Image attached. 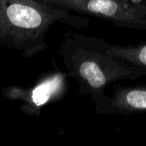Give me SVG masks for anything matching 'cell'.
Listing matches in <instances>:
<instances>
[{
    "mask_svg": "<svg viewBox=\"0 0 146 146\" xmlns=\"http://www.w3.org/2000/svg\"><path fill=\"white\" fill-rule=\"evenodd\" d=\"M66 78L63 73L59 71L48 72L32 87L9 86L3 88L2 94L6 99L25 102V105L21 108L23 113L35 115L39 114L41 107L63 97L66 92Z\"/></svg>",
    "mask_w": 146,
    "mask_h": 146,
    "instance_id": "cell-4",
    "label": "cell"
},
{
    "mask_svg": "<svg viewBox=\"0 0 146 146\" xmlns=\"http://www.w3.org/2000/svg\"><path fill=\"white\" fill-rule=\"evenodd\" d=\"M56 23L83 28L89 19L44 0H0V45L24 58L47 50L45 38Z\"/></svg>",
    "mask_w": 146,
    "mask_h": 146,
    "instance_id": "cell-1",
    "label": "cell"
},
{
    "mask_svg": "<svg viewBox=\"0 0 146 146\" xmlns=\"http://www.w3.org/2000/svg\"><path fill=\"white\" fill-rule=\"evenodd\" d=\"M107 43L98 37L68 31L59 46L67 74L75 80L80 94L90 96L92 101L115 82L146 76L145 70L108 54Z\"/></svg>",
    "mask_w": 146,
    "mask_h": 146,
    "instance_id": "cell-2",
    "label": "cell"
},
{
    "mask_svg": "<svg viewBox=\"0 0 146 146\" xmlns=\"http://www.w3.org/2000/svg\"><path fill=\"white\" fill-rule=\"evenodd\" d=\"M144 10H145V13H146V0H144Z\"/></svg>",
    "mask_w": 146,
    "mask_h": 146,
    "instance_id": "cell-7",
    "label": "cell"
},
{
    "mask_svg": "<svg viewBox=\"0 0 146 146\" xmlns=\"http://www.w3.org/2000/svg\"><path fill=\"white\" fill-rule=\"evenodd\" d=\"M106 52L129 65L146 71V41L128 45L107 43Z\"/></svg>",
    "mask_w": 146,
    "mask_h": 146,
    "instance_id": "cell-6",
    "label": "cell"
},
{
    "mask_svg": "<svg viewBox=\"0 0 146 146\" xmlns=\"http://www.w3.org/2000/svg\"><path fill=\"white\" fill-rule=\"evenodd\" d=\"M100 115H131L146 112V85H116L111 95L103 94L93 100Z\"/></svg>",
    "mask_w": 146,
    "mask_h": 146,
    "instance_id": "cell-5",
    "label": "cell"
},
{
    "mask_svg": "<svg viewBox=\"0 0 146 146\" xmlns=\"http://www.w3.org/2000/svg\"><path fill=\"white\" fill-rule=\"evenodd\" d=\"M63 8L104 19L119 27L146 30L144 0H65Z\"/></svg>",
    "mask_w": 146,
    "mask_h": 146,
    "instance_id": "cell-3",
    "label": "cell"
}]
</instances>
